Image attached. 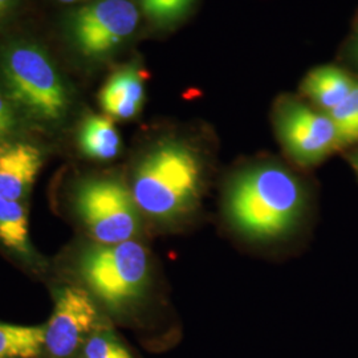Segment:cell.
<instances>
[{"instance_id": "obj_1", "label": "cell", "mask_w": 358, "mask_h": 358, "mask_svg": "<svg viewBox=\"0 0 358 358\" xmlns=\"http://www.w3.org/2000/svg\"><path fill=\"white\" fill-rule=\"evenodd\" d=\"M224 207L241 234L256 241L278 239L294 230L303 217L306 192L287 169L257 165L231 179Z\"/></svg>"}, {"instance_id": "obj_2", "label": "cell", "mask_w": 358, "mask_h": 358, "mask_svg": "<svg viewBox=\"0 0 358 358\" xmlns=\"http://www.w3.org/2000/svg\"><path fill=\"white\" fill-rule=\"evenodd\" d=\"M203 167L198 154L183 142H161L134 171L131 194L141 214L174 222L192 213L201 201Z\"/></svg>"}, {"instance_id": "obj_3", "label": "cell", "mask_w": 358, "mask_h": 358, "mask_svg": "<svg viewBox=\"0 0 358 358\" xmlns=\"http://www.w3.org/2000/svg\"><path fill=\"white\" fill-rule=\"evenodd\" d=\"M149 255L136 241L88 248L80 260V273L105 307L121 312L141 299L149 282Z\"/></svg>"}, {"instance_id": "obj_4", "label": "cell", "mask_w": 358, "mask_h": 358, "mask_svg": "<svg viewBox=\"0 0 358 358\" xmlns=\"http://www.w3.org/2000/svg\"><path fill=\"white\" fill-rule=\"evenodd\" d=\"M77 214L97 244L133 241L141 227V211L131 190L113 178L83 182L75 195Z\"/></svg>"}, {"instance_id": "obj_5", "label": "cell", "mask_w": 358, "mask_h": 358, "mask_svg": "<svg viewBox=\"0 0 358 358\" xmlns=\"http://www.w3.org/2000/svg\"><path fill=\"white\" fill-rule=\"evenodd\" d=\"M4 76L13 100L40 120L64 115V85L47 56L34 45H16L4 57Z\"/></svg>"}, {"instance_id": "obj_6", "label": "cell", "mask_w": 358, "mask_h": 358, "mask_svg": "<svg viewBox=\"0 0 358 358\" xmlns=\"http://www.w3.org/2000/svg\"><path fill=\"white\" fill-rule=\"evenodd\" d=\"M101 324L90 292L77 287L57 291L51 319L44 324L48 358H77L90 334Z\"/></svg>"}, {"instance_id": "obj_7", "label": "cell", "mask_w": 358, "mask_h": 358, "mask_svg": "<svg viewBox=\"0 0 358 358\" xmlns=\"http://www.w3.org/2000/svg\"><path fill=\"white\" fill-rule=\"evenodd\" d=\"M140 13L130 0H100L78 10L72 20L77 47L87 56H103L130 38Z\"/></svg>"}, {"instance_id": "obj_8", "label": "cell", "mask_w": 358, "mask_h": 358, "mask_svg": "<svg viewBox=\"0 0 358 358\" xmlns=\"http://www.w3.org/2000/svg\"><path fill=\"white\" fill-rule=\"evenodd\" d=\"M276 129L284 149L303 166L319 164L337 149V134L329 115L289 101L276 117Z\"/></svg>"}, {"instance_id": "obj_9", "label": "cell", "mask_w": 358, "mask_h": 358, "mask_svg": "<svg viewBox=\"0 0 358 358\" xmlns=\"http://www.w3.org/2000/svg\"><path fill=\"white\" fill-rule=\"evenodd\" d=\"M43 165L36 146L27 142L0 143V198L22 201L31 192Z\"/></svg>"}, {"instance_id": "obj_10", "label": "cell", "mask_w": 358, "mask_h": 358, "mask_svg": "<svg viewBox=\"0 0 358 358\" xmlns=\"http://www.w3.org/2000/svg\"><path fill=\"white\" fill-rule=\"evenodd\" d=\"M99 101L105 115L112 120H131L145 103V77L137 66L115 71L100 90Z\"/></svg>"}, {"instance_id": "obj_11", "label": "cell", "mask_w": 358, "mask_h": 358, "mask_svg": "<svg viewBox=\"0 0 358 358\" xmlns=\"http://www.w3.org/2000/svg\"><path fill=\"white\" fill-rule=\"evenodd\" d=\"M78 146L90 159L105 162L115 158L121 150V137L113 120L108 115H88L80 127Z\"/></svg>"}, {"instance_id": "obj_12", "label": "cell", "mask_w": 358, "mask_h": 358, "mask_svg": "<svg viewBox=\"0 0 358 358\" xmlns=\"http://www.w3.org/2000/svg\"><path fill=\"white\" fill-rule=\"evenodd\" d=\"M356 81L346 72L334 66H321L308 73L303 90L327 112L345 100L355 88Z\"/></svg>"}, {"instance_id": "obj_13", "label": "cell", "mask_w": 358, "mask_h": 358, "mask_svg": "<svg viewBox=\"0 0 358 358\" xmlns=\"http://www.w3.org/2000/svg\"><path fill=\"white\" fill-rule=\"evenodd\" d=\"M0 243L23 257H32L28 214L22 201L0 198Z\"/></svg>"}, {"instance_id": "obj_14", "label": "cell", "mask_w": 358, "mask_h": 358, "mask_svg": "<svg viewBox=\"0 0 358 358\" xmlns=\"http://www.w3.org/2000/svg\"><path fill=\"white\" fill-rule=\"evenodd\" d=\"M45 325L0 321V358H38L44 353Z\"/></svg>"}, {"instance_id": "obj_15", "label": "cell", "mask_w": 358, "mask_h": 358, "mask_svg": "<svg viewBox=\"0 0 358 358\" xmlns=\"http://www.w3.org/2000/svg\"><path fill=\"white\" fill-rule=\"evenodd\" d=\"M327 115L336 128L338 148L358 141V83L345 100L327 112Z\"/></svg>"}, {"instance_id": "obj_16", "label": "cell", "mask_w": 358, "mask_h": 358, "mask_svg": "<svg viewBox=\"0 0 358 358\" xmlns=\"http://www.w3.org/2000/svg\"><path fill=\"white\" fill-rule=\"evenodd\" d=\"M77 358H133L113 329L101 322L88 337Z\"/></svg>"}, {"instance_id": "obj_17", "label": "cell", "mask_w": 358, "mask_h": 358, "mask_svg": "<svg viewBox=\"0 0 358 358\" xmlns=\"http://www.w3.org/2000/svg\"><path fill=\"white\" fill-rule=\"evenodd\" d=\"M143 13L157 24H171L182 19L194 0H138Z\"/></svg>"}, {"instance_id": "obj_18", "label": "cell", "mask_w": 358, "mask_h": 358, "mask_svg": "<svg viewBox=\"0 0 358 358\" xmlns=\"http://www.w3.org/2000/svg\"><path fill=\"white\" fill-rule=\"evenodd\" d=\"M15 128V115L10 105L0 94V143H3L6 137L13 133Z\"/></svg>"}, {"instance_id": "obj_19", "label": "cell", "mask_w": 358, "mask_h": 358, "mask_svg": "<svg viewBox=\"0 0 358 358\" xmlns=\"http://www.w3.org/2000/svg\"><path fill=\"white\" fill-rule=\"evenodd\" d=\"M13 0H0V13H3L10 4H11Z\"/></svg>"}, {"instance_id": "obj_20", "label": "cell", "mask_w": 358, "mask_h": 358, "mask_svg": "<svg viewBox=\"0 0 358 358\" xmlns=\"http://www.w3.org/2000/svg\"><path fill=\"white\" fill-rule=\"evenodd\" d=\"M352 164H353V167L356 169V171H357L358 174V153L355 154V155L352 157Z\"/></svg>"}, {"instance_id": "obj_21", "label": "cell", "mask_w": 358, "mask_h": 358, "mask_svg": "<svg viewBox=\"0 0 358 358\" xmlns=\"http://www.w3.org/2000/svg\"><path fill=\"white\" fill-rule=\"evenodd\" d=\"M59 1L65 3V4H72V3H76V1H78V0H59Z\"/></svg>"}, {"instance_id": "obj_22", "label": "cell", "mask_w": 358, "mask_h": 358, "mask_svg": "<svg viewBox=\"0 0 358 358\" xmlns=\"http://www.w3.org/2000/svg\"><path fill=\"white\" fill-rule=\"evenodd\" d=\"M357 51H358V41H357Z\"/></svg>"}]
</instances>
